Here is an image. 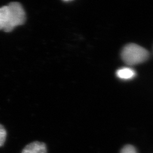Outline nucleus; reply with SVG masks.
<instances>
[{
  "instance_id": "6",
  "label": "nucleus",
  "mask_w": 153,
  "mask_h": 153,
  "mask_svg": "<svg viewBox=\"0 0 153 153\" xmlns=\"http://www.w3.org/2000/svg\"><path fill=\"white\" fill-rule=\"evenodd\" d=\"M120 153H137V152L133 146L127 145L121 149Z\"/></svg>"
},
{
  "instance_id": "4",
  "label": "nucleus",
  "mask_w": 153,
  "mask_h": 153,
  "mask_svg": "<svg viewBox=\"0 0 153 153\" xmlns=\"http://www.w3.org/2000/svg\"><path fill=\"white\" fill-rule=\"evenodd\" d=\"M136 71L131 68H122L116 71V76L124 80L132 79L136 76Z\"/></svg>"
},
{
  "instance_id": "1",
  "label": "nucleus",
  "mask_w": 153,
  "mask_h": 153,
  "mask_svg": "<svg viewBox=\"0 0 153 153\" xmlns=\"http://www.w3.org/2000/svg\"><path fill=\"white\" fill-rule=\"evenodd\" d=\"M26 19L25 11L19 2H12L0 7V30L11 32L16 26L23 25Z\"/></svg>"
},
{
  "instance_id": "3",
  "label": "nucleus",
  "mask_w": 153,
  "mask_h": 153,
  "mask_svg": "<svg viewBox=\"0 0 153 153\" xmlns=\"http://www.w3.org/2000/svg\"><path fill=\"white\" fill-rule=\"evenodd\" d=\"M22 153H47V147L43 142L35 141L27 145Z\"/></svg>"
},
{
  "instance_id": "5",
  "label": "nucleus",
  "mask_w": 153,
  "mask_h": 153,
  "mask_svg": "<svg viewBox=\"0 0 153 153\" xmlns=\"http://www.w3.org/2000/svg\"><path fill=\"white\" fill-rule=\"evenodd\" d=\"M7 132L4 126L0 124V147L2 146L5 142Z\"/></svg>"
},
{
  "instance_id": "2",
  "label": "nucleus",
  "mask_w": 153,
  "mask_h": 153,
  "mask_svg": "<svg viewBox=\"0 0 153 153\" xmlns=\"http://www.w3.org/2000/svg\"><path fill=\"white\" fill-rule=\"evenodd\" d=\"M149 56L150 53L147 49L134 43L126 45L121 52L122 60L129 66L142 64L148 60Z\"/></svg>"
}]
</instances>
